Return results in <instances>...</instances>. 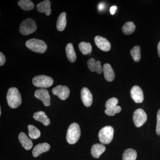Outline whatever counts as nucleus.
I'll use <instances>...</instances> for the list:
<instances>
[{
	"label": "nucleus",
	"instance_id": "f257e3e1",
	"mask_svg": "<svg viewBox=\"0 0 160 160\" xmlns=\"http://www.w3.org/2000/svg\"><path fill=\"white\" fill-rule=\"evenodd\" d=\"M7 102L12 109L18 108L22 102V97L17 88L12 87L8 90L6 96Z\"/></svg>",
	"mask_w": 160,
	"mask_h": 160
},
{
	"label": "nucleus",
	"instance_id": "f03ea898",
	"mask_svg": "<svg viewBox=\"0 0 160 160\" xmlns=\"http://www.w3.org/2000/svg\"><path fill=\"white\" fill-rule=\"evenodd\" d=\"M81 129L78 124L73 123L69 126L66 134V140L69 144H75L81 136Z\"/></svg>",
	"mask_w": 160,
	"mask_h": 160
},
{
	"label": "nucleus",
	"instance_id": "7ed1b4c3",
	"mask_svg": "<svg viewBox=\"0 0 160 160\" xmlns=\"http://www.w3.org/2000/svg\"><path fill=\"white\" fill-rule=\"evenodd\" d=\"M26 45L28 49L37 53H44L47 49L46 43L44 41L38 39L28 40L26 42Z\"/></svg>",
	"mask_w": 160,
	"mask_h": 160
},
{
	"label": "nucleus",
	"instance_id": "20e7f679",
	"mask_svg": "<svg viewBox=\"0 0 160 160\" xmlns=\"http://www.w3.org/2000/svg\"><path fill=\"white\" fill-rule=\"evenodd\" d=\"M37 29L35 22L31 18H27L21 23L19 27L20 33L24 36L33 33Z\"/></svg>",
	"mask_w": 160,
	"mask_h": 160
},
{
	"label": "nucleus",
	"instance_id": "39448f33",
	"mask_svg": "<svg viewBox=\"0 0 160 160\" xmlns=\"http://www.w3.org/2000/svg\"><path fill=\"white\" fill-rule=\"evenodd\" d=\"M113 128L111 126L103 127L99 132L98 138L100 142L102 144H108L111 142L113 139Z\"/></svg>",
	"mask_w": 160,
	"mask_h": 160
},
{
	"label": "nucleus",
	"instance_id": "423d86ee",
	"mask_svg": "<svg viewBox=\"0 0 160 160\" xmlns=\"http://www.w3.org/2000/svg\"><path fill=\"white\" fill-rule=\"evenodd\" d=\"M32 82L35 86L41 89L49 88L53 83V79L51 77L43 75L35 77L32 79Z\"/></svg>",
	"mask_w": 160,
	"mask_h": 160
},
{
	"label": "nucleus",
	"instance_id": "0eeeda50",
	"mask_svg": "<svg viewBox=\"0 0 160 160\" xmlns=\"http://www.w3.org/2000/svg\"><path fill=\"white\" fill-rule=\"evenodd\" d=\"M132 118L136 126L137 127H141L147 120V114L143 109H138L133 113Z\"/></svg>",
	"mask_w": 160,
	"mask_h": 160
},
{
	"label": "nucleus",
	"instance_id": "6e6552de",
	"mask_svg": "<svg viewBox=\"0 0 160 160\" xmlns=\"http://www.w3.org/2000/svg\"><path fill=\"white\" fill-rule=\"evenodd\" d=\"M52 92L55 95L57 96L60 99L66 100L69 98L70 90L67 86L59 85L52 89Z\"/></svg>",
	"mask_w": 160,
	"mask_h": 160
},
{
	"label": "nucleus",
	"instance_id": "1a4fd4ad",
	"mask_svg": "<svg viewBox=\"0 0 160 160\" xmlns=\"http://www.w3.org/2000/svg\"><path fill=\"white\" fill-rule=\"evenodd\" d=\"M35 97L41 101L46 106L50 105V97L49 91L45 89H40L35 92Z\"/></svg>",
	"mask_w": 160,
	"mask_h": 160
},
{
	"label": "nucleus",
	"instance_id": "9d476101",
	"mask_svg": "<svg viewBox=\"0 0 160 160\" xmlns=\"http://www.w3.org/2000/svg\"><path fill=\"white\" fill-rule=\"evenodd\" d=\"M94 42L98 48L101 50L105 52H108L110 50L111 45L109 41L105 38L97 36L94 38Z\"/></svg>",
	"mask_w": 160,
	"mask_h": 160
},
{
	"label": "nucleus",
	"instance_id": "9b49d317",
	"mask_svg": "<svg viewBox=\"0 0 160 160\" xmlns=\"http://www.w3.org/2000/svg\"><path fill=\"white\" fill-rule=\"evenodd\" d=\"M130 95L132 99L136 103H142L144 100L142 90L139 86H133L130 91Z\"/></svg>",
	"mask_w": 160,
	"mask_h": 160
},
{
	"label": "nucleus",
	"instance_id": "f8f14e48",
	"mask_svg": "<svg viewBox=\"0 0 160 160\" xmlns=\"http://www.w3.org/2000/svg\"><path fill=\"white\" fill-rule=\"evenodd\" d=\"M81 99L83 104L86 107L91 106L92 102V96L89 89L84 87L81 90Z\"/></svg>",
	"mask_w": 160,
	"mask_h": 160
},
{
	"label": "nucleus",
	"instance_id": "ddd939ff",
	"mask_svg": "<svg viewBox=\"0 0 160 160\" xmlns=\"http://www.w3.org/2000/svg\"><path fill=\"white\" fill-rule=\"evenodd\" d=\"M37 9L41 13H45L49 16L51 13V2L49 0H46L38 4Z\"/></svg>",
	"mask_w": 160,
	"mask_h": 160
},
{
	"label": "nucleus",
	"instance_id": "4468645a",
	"mask_svg": "<svg viewBox=\"0 0 160 160\" xmlns=\"http://www.w3.org/2000/svg\"><path fill=\"white\" fill-rule=\"evenodd\" d=\"M50 148V146L48 143H40L36 145L33 148L32 152V155L34 157H37L43 152L49 151Z\"/></svg>",
	"mask_w": 160,
	"mask_h": 160
},
{
	"label": "nucleus",
	"instance_id": "2eb2a0df",
	"mask_svg": "<svg viewBox=\"0 0 160 160\" xmlns=\"http://www.w3.org/2000/svg\"><path fill=\"white\" fill-rule=\"evenodd\" d=\"M19 140L23 148L26 150H29L33 146L32 140L24 132H22L19 134Z\"/></svg>",
	"mask_w": 160,
	"mask_h": 160
},
{
	"label": "nucleus",
	"instance_id": "dca6fc26",
	"mask_svg": "<svg viewBox=\"0 0 160 160\" xmlns=\"http://www.w3.org/2000/svg\"><path fill=\"white\" fill-rule=\"evenodd\" d=\"M87 66L91 72H96L98 74L102 72V67L100 61H96L93 58H91L87 62Z\"/></svg>",
	"mask_w": 160,
	"mask_h": 160
},
{
	"label": "nucleus",
	"instance_id": "f3484780",
	"mask_svg": "<svg viewBox=\"0 0 160 160\" xmlns=\"http://www.w3.org/2000/svg\"><path fill=\"white\" fill-rule=\"evenodd\" d=\"M103 71L104 72V77L106 81L111 82L114 80V72L110 64L108 63L104 64L103 66Z\"/></svg>",
	"mask_w": 160,
	"mask_h": 160
},
{
	"label": "nucleus",
	"instance_id": "a211bd4d",
	"mask_svg": "<svg viewBox=\"0 0 160 160\" xmlns=\"http://www.w3.org/2000/svg\"><path fill=\"white\" fill-rule=\"evenodd\" d=\"M106 148L102 144H94L92 147L91 153L92 156L96 158H98L106 150Z\"/></svg>",
	"mask_w": 160,
	"mask_h": 160
},
{
	"label": "nucleus",
	"instance_id": "6ab92c4d",
	"mask_svg": "<svg viewBox=\"0 0 160 160\" xmlns=\"http://www.w3.org/2000/svg\"><path fill=\"white\" fill-rule=\"evenodd\" d=\"M33 118L35 120L41 122L45 126H49L50 124V120L44 112L39 111L35 112L33 115Z\"/></svg>",
	"mask_w": 160,
	"mask_h": 160
},
{
	"label": "nucleus",
	"instance_id": "aec40b11",
	"mask_svg": "<svg viewBox=\"0 0 160 160\" xmlns=\"http://www.w3.org/2000/svg\"><path fill=\"white\" fill-rule=\"evenodd\" d=\"M66 52L67 58L69 62L72 63L74 62L76 60V54L72 43L67 44L66 47Z\"/></svg>",
	"mask_w": 160,
	"mask_h": 160
},
{
	"label": "nucleus",
	"instance_id": "412c9836",
	"mask_svg": "<svg viewBox=\"0 0 160 160\" xmlns=\"http://www.w3.org/2000/svg\"><path fill=\"white\" fill-rule=\"evenodd\" d=\"M66 12H63L61 13L58 19L57 22V28L59 31H64L66 26Z\"/></svg>",
	"mask_w": 160,
	"mask_h": 160
},
{
	"label": "nucleus",
	"instance_id": "4be33fe9",
	"mask_svg": "<svg viewBox=\"0 0 160 160\" xmlns=\"http://www.w3.org/2000/svg\"><path fill=\"white\" fill-rule=\"evenodd\" d=\"M18 5L25 11L32 10L34 7V3L30 0H21L18 2Z\"/></svg>",
	"mask_w": 160,
	"mask_h": 160
},
{
	"label": "nucleus",
	"instance_id": "5701e85b",
	"mask_svg": "<svg viewBox=\"0 0 160 160\" xmlns=\"http://www.w3.org/2000/svg\"><path fill=\"white\" fill-rule=\"evenodd\" d=\"M137 157V153L134 149H128L124 151L122 156L123 160H135Z\"/></svg>",
	"mask_w": 160,
	"mask_h": 160
},
{
	"label": "nucleus",
	"instance_id": "b1692460",
	"mask_svg": "<svg viewBox=\"0 0 160 160\" xmlns=\"http://www.w3.org/2000/svg\"><path fill=\"white\" fill-rule=\"evenodd\" d=\"M79 49L80 52L83 55L90 54L92 50V48L90 43L84 42H81L79 44Z\"/></svg>",
	"mask_w": 160,
	"mask_h": 160
},
{
	"label": "nucleus",
	"instance_id": "393cba45",
	"mask_svg": "<svg viewBox=\"0 0 160 160\" xmlns=\"http://www.w3.org/2000/svg\"><path fill=\"white\" fill-rule=\"evenodd\" d=\"M29 130V137L32 139H37L38 138L41 136V132L37 128L33 126L29 125L28 126Z\"/></svg>",
	"mask_w": 160,
	"mask_h": 160
},
{
	"label": "nucleus",
	"instance_id": "a878e982",
	"mask_svg": "<svg viewBox=\"0 0 160 160\" xmlns=\"http://www.w3.org/2000/svg\"><path fill=\"white\" fill-rule=\"evenodd\" d=\"M135 26L134 23L131 22H127L122 28V32L125 35H130L132 34L135 30Z\"/></svg>",
	"mask_w": 160,
	"mask_h": 160
},
{
	"label": "nucleus",
	"instance_id": "bb28decb",
	"mask_svg": "<svg viewBox=\"0 0 160 160\" xmlns=\"http://www.w3.org/2000/svg\"><path fill=\"white\" fill-rule=\"evenodd\" d=\"M130 54L135 62H138L141 59V49L139 46H135L130 51Z\"/></svg>",
	"mask_w": 160,
	"mask_h": 160
},
{
	"label": "nucleus",
	"instance_id": "cd10ccee",
	"mask_svg": "<svg viewBox=\"0 0 160 160\" xmlns=\"http://www.w3.org/2000/svg\"><path fill=\"white\" fill-rule=\"evenodd\" d=\"M122 108L119 106H116L110 109H106L105 112L107 115L109 116H114L116 113H118L121 112Z\"/></svg>",
	"mask_w": 160,
	"mask_h": 160
},
{
	"label": "nucleus",
	"instance_id": "c85d7f7f",
	"mask_svg": "<svg viewBox=\"0 0 160 160\" xmlns=\"http://www.w3.org/2000/svg\"><path fill=\"white\" fill-rule=\"evenodd\" d=\"M118 100L115 98H112L109 99L106 102L105 106L106 109H110L116 106L118 103Z\"/></svg>",
	"mask_w": 160,
	"mask_h": 160
},
{
	"label": "nucleus",
	"instance_id": "c756f323",
	"mask_svg": "<svg viewBox=\"0 0 160 160\" xmlns=\"http://www.w3.org/2000/svg\"><path fill=\"white\" fill-rule=\"evenodd\" d=\"M157 121L156 133L160 136V109L158 111Z\"/></svg>",
	"mask_w": 160,
	"mask_h": 160
},
{
	"label": "nucleus",
	"instance_id": "7c9ffc66",
	"mask_svg": "<svg viewBox=\"0 0 160 160\" xmlns=\"http://www.w3.org/2000/svg\"><path fill=\"white\" fill-rule=\"evenodd\" d=\"M6 62V58L5 55L2 52H0V66H2Z\"/></svg>",
	"mask_w": 160,
	"mask_h": 160
},
{
	"label": "nucleus",
	"instance_id": "2f4dec72",
	"mask_svg": "<svg viewBox=\"0 0 160 160\" xmlns=\"http://www.w3.org/2000/svg\"><path fill=\"white\" fill-rule=\"evenodd\" d=\"M117 7L116 6H111L110 8V13L112 15H113L114 14L116 10H117Z\"/></svg>",
	"mask_w": 160,
	"mask_h": 160
},
{
	"label": "nucleus",
	"instance_id": "473e14b6",
	"mask_svg": "<svg viewBox=\"0 0 160 160\" xmlns=\"http://www.w3.org/2000/svg\"><path fill=\"white\" fill-rule=\"evenodd\" d=\"M98 8L99 10L102 11V10H103V9H104L105 8V4L103 2L99 3L98 6Z\"/></svg>",
	"mask_w": 160,
	"mask_h": 160
},
{
	"label": "nucleus",
	"instance_id": "72a5a7b5",
	"mask_svg": "<svg viewBox=\"0 0 160 160\" xmlns=\"http://www.w3.org/2000/svg\"><path fill=\"white\" fill-rule=\"evenodd\" d=\"M158 54L159 57L160 58V41L158 43Z\"/></svg>",
	"mask_w": 160,
	"mask_h": 160
},
{
	"label": "nucleus",
	"instance_id": "f704fd0d",
	"mask_svg": "<svg viewBox=\"0 0 160 160\" xmlns=\"http://www.w3.org/2000/svg\"><path fill=\"white\" fill-rule=\"evenodd\" d=\"M2 114V111H1V108H0V115Z\"/></svg>",
	"mask_w": 160,
	"mask_h": 160
}]
</instances>
